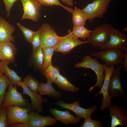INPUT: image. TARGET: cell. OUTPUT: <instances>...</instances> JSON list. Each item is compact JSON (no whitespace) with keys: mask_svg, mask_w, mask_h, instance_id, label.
<instances>
[{"mask_svg":"<svg viewBox=\"0 0 127 127\" xmlns=\"http://www.w3.org/2000/svg\"><path fill=\"white\" fill-rule=\"evenodd\" d=\"M33 55L36 65L40 69L42 66L43 61V55L42 48L40 46L38 48Z\"/></svg>","mask_w":127,"mask_h":127,"instance_id":"31","label":"cell"},{"mask_svg":"<svg viewBox=\"0 0 127 127\" xmlns=\"http://www.w3.org/2000/svg\"><path fill=\"white\" fill-rule=\"evenodd\" d=\"M109 38L107 42L99 48L104 50L109 48L120 49L127 52V35L120 32L117 29L111 26L109 31Z\"/></svg>","mask_w":127,"mask_h":127,"instance_id":"4","label":"cell"},{"mask_svg":"<svg viewBox=\"0 0 127 127\" xmlns=\"http://www.w3.org/2000/svg\"><path fill=\"white\" fill-rule=\"evenodd\" d=\"M17 85L22 88L23 94L28 95L30 97L31 102V107L33 111L34 110L35 112L39 113L42 111V103L44 102H47L48 99H44L39 94L32 91L23 82L21 81L18 82Z\"/></svg>","mask_w":127,"mask_h":127,"instance_id":"15","label":"cell"},{"mask_svg":"<svg viewBox=\"0 0 127 127\" xmlns=\"http://www.w3.org/2000/svg\"><path fill=\"white\" fill-rule=\"evenodd\" d=\"M0 74V107L2 106L6 89L11 82L6 75Z\"/></svg>","mask_w":127,"mask_h":127,"instance_id":"27","label":"cell"},{"mask_svg":"<svg viewBox=\"0 0 127 127\" xmlns=\"http://www.w3.org/2000/svg\"><path fill=\"white\" fill-rule=\"evenodd\" d=\"M54 83L56 84L59 88L65 91L76 93L79 90L78 87L70 82L66 77L60 74L58 76Z\"/></svg>","mask_w":127,"mask_h":127,"instance_id":"22","label":"cell"},{"mask_svg":"<svg viewBox=\"0 0 127 127\" xmlns=\"http://www.w3.org/2000/svg\"><path fill=\"white\" fill-rule=\"evenodd\" d=\"M8 87V90L4 96L2 106L5 107L12 106L31 107L28 100L24 98L22 94L17 91L16 86H14L11 83Z\"/></svg>","mask_w":127,"mask_h":127,"instance_id":"5","label":"cell"},{"mask_svg":"<svg viewBox=\"0 0 127 127\" xmlns=\"http://www.w3.org/2000/svg\"><path fill=\"white\" fill-rule=\"evenodd\" d=\"M92 31L86 28L84 25H80L73 26L72 32L77 38L85 40L89 37Z\"/></svg>","mask_w":127,"mask_h":127,"instance_id":"26","label":"cell"},{"mask_svg":"<svg viewBox=\"0 0 127 127\" xmlns=\"http://www.w3.org/2000/svg\"><path fill=\"white\" fill-rule=\"evenodd\" d=\"M90 0V1H91V0Z\"/></svg>","mask_w":127,"mask_h":127,"instance_id":"40","label":"cell"},{"mask_svg":"<svg viewBox=\"0 0 127 127\" xmlns=\"http://www.w3.org/2000/svg\"><path fill=\"white\" fill-rule=\"evenodd\" d=\"M106 66L104 64L100 63L97 58L93 59L89 55L83 57L81 62L77 63L74 65L75 68H83L85 69H90L96 74L97 81L94 85L90 88L89 91L90 92L96 87H101L105 78L104 71Z\"/></svg>","mask_w":127,"mask_h":127,"instance_id":"1","label":"cell"},{"mask_svg":"<svg viewBox=\"0 0 127 127\" xmlns=\"http://www.w3.org/2000/svg\"><path fill=\"white\" fill-rule=\"evenodd\" d=\"M15 30L14 27L9 22L0 17V44L14 42L15 38L12 34Z\"/></svg>","mask_w":127,"mask_h":127,"instance_id":"17","label":"cell"},{"mask_svg":"<svg viewBox=\"0 0 127 127\" xmlns=\"http://www.w3.org/2000/svg\"><path fill=\"white\" fill-rule=\"evenodd\" d=\"M42 50L43 55V61L40 70L41 73H42L48 66L52 65V59L55 51V46L42 48Z\"/></svg>","mask_w":127,"mask_h":127,"instance_id":"24","label":"cell"},{"mask_svg":"<svg viewBox=\"0 0 127 127\" xmlns=\"http://www.w3.org/2000/svg\"><path fill=\"white\" fill-rule=\"evenodd\" d=\"M123 67V64L114 66L110 76L108 92L112 99L119 96L127 99L123 91L120 79L121 72Z\"/></svg>","mask_w":127,"mask_h":127,"instance_id":"6","label":"cell"},{"mask_svg":"<svg viewBox=\"0 0 127 127\" xmlns=\"http://www.w3.org/2000/svg\"><path fill=\"white\" fill-rule=\"evenodd\" d=\"M23 82L33 92H38L39 83L37 80L31 75H28L23 79Z\"/></svg>","mask_w":127,"mask_h":127,"instance_id":"28","label":"cell"},{"mask_svg":"<svg viewBox=\"0 0 127 127\" xmlns=\"http://www.w3.org/2000/svg\"><path fill=\"white\" fill-rule=\"evenodd\" d=\"M42 5L51 6L55 5L60 6L70 13H72L73 9L72 8L65 6L61 4L59 0H36Z\"/></svg>","mask_w":127,"mask_h":127,"instance_id":"29","label":"cell"},{"mask_svg":"<svg viewBox=\"0 0 127 127\" xmlns=\"http://www.w3.org/2000/svg\"><path fill=\"white\" fill-rule=\"evenodd\" d=\"M64 3L68 6L72 7L74 6L73 0H61Z\"/></svg>","mask_w":127,"mask_h":127,"instance_id":"38","label":"cell"},{"mask_svg":"<svg viewBox=\"0 0 127 127\" xmlns=\"http://www.w3.org/2000/svg\"><path fill=\"white\" fill-rule=\"evenodd\" d=\"M95 53L91 54V55L98 58L104 61L106 66L109 67L115 65L123 64L125 52L120 49L109 48Z\"/></svg>","mask_w":127,"mask_h":127,"instance_id":"2","label":"cell"},{"mask_svg":"<svg viewBox=\"0 0 127 127\" xmlns=\"http://www.w3.org/2000/svg\"><path fill=\"white\" fill-rule=\"evenodd\" d=\"M16 48L11 42L0 44V60L14 62Z\"/></svg>","mask_w":127,"mask_h":127,"instance_id":"19","label":"cell"},{"mask_svg":"<svg viewBox=\"0 0 127 127\" xmlns=\"http://www.w3.org/2000/svg\"><path fill=\"white\" fill-rule=\"evenodd\" d=\"M112 0H94L82 9L87 15L89 22L96 18H102L107 12Z\"/></svg>","mask_w":127,"mask_h":127,"instance_id":"3","label":"cell"},{"mask_svg":"<svg viewBox=\"0 0 127 127\" xmlns=\"http://www.w3.org/2000/svg\"><path fill=\"white\" fill-rule=\"evenodd\" d=\"M40 30L39 29L36 32L31 40V43L33 47V54L36 52L38 48L40 46Z\"/></svg>","mask_w":127,"mask_h":127,"instance_id":"33","label":"cell"},{"mask_svg":"<svg viewBox=\"0 0 127 127\" xmlns=\"http://www.w3.org/2000/svg\"><path fill=\"white\" fill-rule=\"evenodd\" d=\"M10 63L7 60H2L0 63V72L6 75L11 83L16 86L18 82L21 81L22 78L14 71L9 67L8 65Z\"/></svg>","mask_w":127,"mask_h":127,"instance_id":"20","label":"cell"},{"mask_svg":"<svg viewBox=\"0 0 127 127\" xmlns=\"http://www.w3.org/2000/svg\"><path fill=\"white\" fill-rule=\"evenodd\" d=\"M0 73H1V72H0Z\"/></svg>","mask_w":127,"mask_h":127,"instance_id":"41","label":"cell"},{"mask_svg":"<svg viewBox=\"0 0 127 127\" xmlns=\"http://www.w3.org/2000/svg\"><path fill=\"white\" fill-rule=\"evenodd\" d=\"M22 3L24 13L21 19H29L35 22L39 21L41 5L36 0H18Z\"/></svg>","mask_w":127,"mask_h":127,"instance_id":"13","label":"cell"},{"mask_svg":"<svg viewBox=\"0 0 127 127\" xmlns=\"http://www.w3.org/2000/svg\"><path fill=\"white\" fill-rule=\"evenodd\" d=\"M123 61V69L124 71H127V52H125Z\"/></svg>","mask_w":127,"mask_h":127,"instance_id":"37","label":"cell"},{"mask_svg":"<svg viewBox=\"0 0 127 127\" xmlns=\"http://www.w3.org/2000/svg\"><path fill=\"white\" fill-rule=\"evenodd\" d=\"M42 73L47 82L51 83H54L58 76L60 74L59 67L54 66L52 65L48 66Z\"/></svg>","mask_w":127,"mask_h":127,"instance_id":"25","label":"cell"},{"mask_svg":"<svg viewBox=\"0 0 127 127\" xmlns=\"http://www.w3.org/2000/svg\"><path fill=\"white\" fill-rule=\"evenodd\" d=\"M52 83L48 82L46 83L40 82L39 84L38 90L39 94L41 95H48L55 99L62 97L61 93L53 88Z\"/></svg>","mask_w":127,"mask_h":127,"instance_id":"21","label":"cell"},{"mask_svg":"<svg viewBox=\"0 0 127 127\" xmlns=\"http://www.w3.org/2000/svg\"><path fill=\"white\" fill-rule=\"evenodd\" d=\"M28 123L31 127H46L54 125L56 120L51 116H44L32 111L28 113Z\"/></svg>","mask_w":127,"mask_h":127,"instance_id":"16","label":"cell"},{"mask_svg":"<svg viewBox=\"0 0 127 127\" xmlns=\"http://www.w3.org/2000/svg\"><path fill=\"white\" fill-rule=\"evenodd\" d=\"M80 102L78 101H75L72 103L69 104L65 103L62 100H59L56 103H52L60 106L61 108H65L71 110L75 114L76 117L80 119H85L91 117L97 107L96 105H95L89 108H84L80 106Z\"/></svg>","mask_w":127,"mask_h":127,"instance_id":"12","label":"cell"},{"mask_svg":"<svg viewBox=\"0 0 127 127\" xmlns=\"http://www.w3.org/2000/svg\"><path fill=\"white\" fill-rule=\"evenodd\" d=\"M111 26L110 24H103L95 28L87 41L94 47H99L104 45L109 40V31Z\"/></svg>","mask_w":127,"mask_h":127,"instance_id":"7","label":"cell"},{"mask_svg":"<svg viewBox=\"0 0 127 127\" xmlns=\"http://www.w3.org/2000/svg\"><path fill=\"white\" fill-rule=\"evenodd\" d=\"M67 35L61 37L58 44L55 46V51L61 52L63 54L70 52L75 48L85 43L87 41H83L75 36L70 30Z\"/></svg>","mask_w":127,"mask_h":127,"instance_id":"8","label":"cell"},{"mask_svg":"<svg viewBox=\"0 0 127 127\" xmlns=\"http://www.w3.org/2000/svg\"></svg>","mask_w":127,"mask_h":127,"instance_id":"42","label":"cell"},{"mask_svg":"<svg viewBox=\"0 0 127 127\" xmlns=\"http://www.w3.org/2000/svg\"><path fill=\"white\" fill-rule=\"evenodd\" d=\"M85 120L81 127H103V126L101 121L94 120L91 117L85 119Z\"/></svg>","mask_w":127,"mask_h":127,"instance_id":"32","label":"cell"},{"mask_svg":"<svg viewBox=\"0 0 127 127\" xmlns=\"http://www.w3.org/2000/svg\"><path fill=\"white\" fill-rule=\"evenodd\" d=\"M111 118V127L120 125L122 127H127V108L115 103L111 104L107 108Z\"/></svg>","mask_w":127,"mask_h":127,"instance_id":"11","label":"cell"},{"mask_svg":"<svg viewBox=\"0 0 127 127\" xmlns=\"http://www.w3.org/2000/svg\"><path fill=\"white\" fill-rule=\"evenodd\" d=\"M17 25L23 32L26 40L31 43L32 39L36 31H34L26 28L19 23H17Z\"/></svg>","mask_w":127,"mask_h":127,"instance_id":"30","label":"cell"},{"mask_svg":"<svg viewBox=\"0 0 127 127\" xmlns=\"http://www.w3.org/2000/svg\"><path fill=\"white\" fill-rule=\"evenodd\" d=\"M10 127H31L29 124L22 122H17L9 126Z\"/></svg>","mask_w":127,"mask_h":127,"instance_id":"36","label":"cell"},{"mask_svg":"<svg viewBox=\"0 0 127 127\" xmlns=\"http://www.w3.org/2000/svg\"><path fill=\"white\" fill-rule=\"evenodd\" d=\"M5 4L7 13V16L9 17L11 15V8L15 3L17 0H2Z\"/></svg>","mask_w":127,"mask_h":127,"instance_id":"35","label":"cell"},{"mask_svg":"<svg viewBox=\"0 0 127 127\" xmlns=\"http://www.w3.org/2000/svg\"><path fill=\"white\" fill-rule=\"evenodd\" d=\"M39 29L40 46L42 48L54 46L59 42L61 37L57 35L54 28L48 24H43Z\"/></svg>","mask_w":127,"mask_h":127,"instance_id":"10","label":"cell"},{"mask_svg":"<svg viewBox=\"0 0 127 127\" xmlns=\"http://www.w3.org/2000/svg\"><path fill=\"white\" fill-rule=\"evenodd\" d=\"M72 22L73 26L85 25L87 20H88L86 14L82 10L76 7L74 8L72 13Z\"/></svg>","mask_w":127,"mask_h":127,"instance_id":"23","label":"cell"},{"mask_svg":"<svg viewBox=\"0 0 127 127\" xmlns=\"http://www.w3.org/2000/svg\"><path fill=\"white\" fill-rule=\"evenodd\" d=\"M33 111L31 107L22 108L19 106L6 107L8 123L9 126L17 122L28 123V113Z\"/></svg>","mask_w":127,"mask_h":127,"instance_id":"9","label":"cell"},{"mask_svg":"<svg viewBox=\"0 0 127 127\" xmlns=\"http://www.w3.org/2000/svg\"><path fill=\"white\" fill-rule=\"evenodd\" d=\"M114 66L111 67L106 66L105 70V78L103 84L100 91L96 93L95 97L99 95H103V98L100 106V109L102 111L107 108L111 103V98L108 92V87L110 76L113 70Z\"/></svg>","mask_w":127,"mask_h":127,"instance_id":"14","label":"cell"},{"mask_svg":"<svg viewBox=\"0 0 127 127\" xmlns=\"http://www.w3.org/2000/svg\"><path fill=\"white\" fill-rule=\"evenodd\" d=\"M49 111L56 120L61 122L63 124H75L80 121V119L71 114L68 109L62 111L56 109L51 108Z\"/></svg>","mask_w":127,"mask_h":127,"instance_id":"18","label":"cell"},{"mask_svg":"<svg viewBox=\"0 0 127 127\" xmlns=\"http://www.w3.org/2000/svg\"><path fill=\"white\" fill-rule=\"evenodd\" d=\"M127 27H126L123 30L124 31L126 32L127 31Z\"/></svg>","mask_w":127,"mask_h":127,"instance_id":"39","label":"cell"},{"mask_svg":"<svg viewBox=\"0 0 127 127\" xmlns=\"http://www.w3.org/2000/svg\"><path fill=\"white\" fill-rule=\"evenodd\" d=\"M7 119L6 107H0V127H9Z\"/></svg>","mask_w":127,"mask_h":127,"instance_id":"34","label":"cell"}]
</instances>
